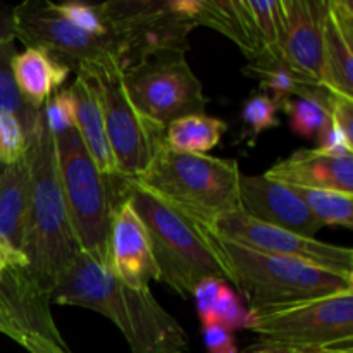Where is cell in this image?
Here are the masks:
<instances>
[{
	"label": "cell",
	"mask_w": 353,
	"mask_h": 353,
	"mask_svg": "<svg viewBox=\"0 0 353 353\" xmlns=\"http://www.w3.org/2000/svg\"><path fill=\"white\" fill-rule=\"evenodd\" d=\"M50 300L102 314L123 333L131 353L190 352L186 331L157 302L150 288H130L109 268L99 265L85 254L76 257L55 285Z\"/></svg>",
	"instance_id": "obj_1"
},
{
	"label": "cell",
	"mask_w": 353,
	"mask_h": 353,
	"mask_svg": "<svg viewBox=\"0 0 353 353\" xmlns=\"http://www.w3.org/2000/svg\"><path fill=\"white\" fill-rule=\"evenodd\" d=\"M30 164V207L24 226V269L33 285L50 296L55 285L81 254L71 228L57 168L54 133L40 110L28 148Z\"/></svg>",
	"instance_id": "obj_2"
},
{
	"label": "cell",
	"mask_w": 353,
	"mask_h": 353,
	"mask_svg": "<svg viewBox=\"0 0 353 353\" xmlns=\"http://www.w3.org/2000/svg\"><path fill=\"white\" fill-rule=\"evenodd\" d=\"M240 165L234 159L179 154L162 145L133 181L200 230L240 210Z\"/></svg>",
	"instance_id": "obj_3"
},
{
	"label": "cell",
	"mask_w": 353,
	"mask_h": 353,
	"mask_svg": "<svg viewBox=\"0 0 353 353\" xmlns=\"http://www.w3.org/2000/svg\"><path fill=\"white\" fill-rule=\"evenodd\" d=\"M121 200H126L147 230L159 281L183 299H192L196 286L214 278L230 281L223 262L210 245L209 234L174 209L138 186L133 179H119Z\"/></svg>",
	"instance_id": "obj_4"
},
{
	"label": "cell",
	"mask_w": 353,
	"mask_h": 353,
	"mask_svg": "<svg viewBox=\"0 0 353 353\" xmlns=\"http://www.w3.org/2000/svg\"><path fill=\"white\" fill-rule=\"evenodd\" d=\"M207 234L230 283L247 300L248 310L278 309L353 288V279L326 269L250 250L210 231Z\"/></svg>",
	"instance_id": "obj_5"
},
{
	"label": "cell",
	"mask_w": 353,
	"mask_h": 353,
	"mask_svg": "<svg viewBox=\"0 0 353 353\" xmlns=\"http://www.w3.org/2000/svg\"><path fill=\"white\" fill-rule=\"evenodd\" d=\"M54 138L65 209L79 250L99 265L109 268L110 226L123 202L121 176L109 178L99 171L76 128Z\"/></svg>",
	"instance_id": "obj_6"
},
{
	"label": "cell",
	"mask_w": 353,
	"mask_h": 353,
	"mask_svg": "<svg viewBox=\"0 0 353 353\" xmlns=\"http://www.w3.org/2000/svg\"><path fill=\"white\" fill-rule=\"evenodd\" d=\"M245 330L262 345H279L295 350L353 345V288L269 310H248Z\"/></svg>",
	"instance_id": "obj_7"
},
{
	"label": "cell",
	"mask_w": 353,
	"mask_h": 353,
	"mask_svg": "<svg viewBox=\"0 0 353 353\" xmlns=\"http://www.w3.org/2000/svg\"><path fill=\"white\" fill-rule=\"evenodd\" d=\"M103 17L119 45V65L128 69L165 52H186L193 26L176 0L102 2Z\"/></svg>",
	"instance_id": "obj_8"
},
{
	"label": "cell",
	"mask_w": 353,
	"mask_h": 353,
	"mask_svg": "<svg viewBox=\"0 0 353 353\" xmlns=\"http://www.w3.org/2000/svg\"><path fill=\"white\" fill-rule=\"evenodd\" d=\"M123 83L133 105L154 123L168 128L190 114H203V85L185 52H165L123 71Z\"/></svg>",
	"instance_id": "obj_9"
},
{
	"label": "cell",
	"mask_w": 353,
	"mask_h": 353,
	"mask_svg": "<svg viewBox=\"0 0 353 353\" xmlns=\"http://www.w3.org/2000/svg\"><path fill=\"white\" fill-rule=\"evenodd\" d=\"M83 68L90 69L97 79L117 172L123 178H137L164 145L165 128L148 119L133 105L124 88L123 69L117 62Z\"/></svg>",
	"instance_id": "obj_10"
},
{
	"label": "cell",
	"mask_w": 353,
	"mask_h": 353,
	"mask_svg": "<svg viewBox=\"0 0 353 353\" xmlns=\"http://www.w3.org/2000/svg\"><path fill=\"white\" fill-rule=\"evenodd\" d=\"M16 38L26 48H38L69 69L83 65L119 64V45L114 37H95L79 30L57 12L50 2H24L14 7Z\"/></svg>",
	"instance_id": "obj_11"
},
{
	"label": "cell",
	"mask_w": 353,
	"mask_h": 353,
	"mask_svg": "<svg viewBox=\"0 0 353 353\" xmlns=\"http://www.w3.org/2000/svg\"><path fill=\"white\" fill-rule=\"evenodd\" d=\"M210 233L250 250L305 262L353 279L352 248L324 243L317 238L302 236L271 224H264L245 214L241 209L221 217Z\"/></svg>",
	"instance_id": "obj_12"
},
{
	"label": "cell",
	"mask_w": 353,
	"mask_h": 353,
	"mask_svg": "<svg viewBox=\"0 0 353 353\" xmlns=\"http://www.w3.org/2000/svg\"><path fill=\"white\" fill-rule=\"evenodd\" d=\"M279 2H281V38H279L281 57L293 69L321 85L327 0H279Z\"/></svg>",
	"instance_id": "obj_13"
},
{
	"label": "cell",
	"mask_w": 353,
	"mask_h": 353,
	"mask_svg": "<svg viewBox=\"0 0 353 353\" xmlns=\"http://www.w3.org/2000/svg\"><path fill=\"white\" fill-rule=\"evenodd\" d=\"M240 205L254 219L302 236L316 238L323 230L292 186L265 174L240 176Z\"/></svg>",
	"instance_id": "obj_14"
},
{
	"label": "cell",
	"mask_w": 353,
	"mask_h": 353,
	"mask_svg": "<svg viewBox=\"0 0 353 353\" xmlns=\"http://www.w3.org/2000/svg\"><path fill=\"white\" fill-rule=\"evenodd\" d=\"M109 269L121 283L133 290H147L150 288V281H159L150 238L126 200L114 212L109 238Z\"/></svg>",
	"instance_id": "obj_15"
},
{
	"label": "cell",
	"mask_w": 353,
	"mask_h": 353,
	"mask_svg": "<svg viewBox=\"0 0 353 353\" xmlns=\"http://www.w3.org/2000/svg\"><path fill=\"white\" fill-rule=\"evenodd\" d=\"M276 179L299 188L338 190L353 193V157H331L317 148H302L293 152L264 172Z\"/></svg>",
	"instance_id": "obj_16"
},
{
	"label": "cell",
	"mask_w": 353,
	"mask_h": 353,
	"mask_svg": "<svg viewBox=\"0 0 353 353\" xmlns=\"http://www.w3.org/2000/svg\"><path fill=\"white\" fill-rule=\"evenodd\" d=\"M76 72L78 76L69 86L76 105V130L99 171L109 178H117L119 172L107 138L105 117H103L97 79L86 68L78 69Z\"/></svg>",
	"instance_id": "obj_17"
},
{
	"label": "cell",
	"mask_w": 353,
	"mask_h": 353,
	"mask_svg": "<svg viewBox=\"0 0 353 353\" xmlns=\"http://www.w3.org/2000/svg\"><path fill=\"white\" fill-rule=\"evenodd\" d=\"M30 186L28 157L0 169V241L16 254H23Z\"/></svg>",
	"instance_id": "obj_18"
},
{
	"label": "cell",
	"mask_w": 353,
	"mask_h": 353,
	"mask_svg": "<svg viewBox=\"0 0 353 353\" xmlns=\"http://www.w3.org/2000/svg\"><path fill=\"white\" fill-rule=\"evenodd\" d=\"M69 69L38 48H26L12 57V74L17 90L28 105L41 109L43 103L61 88Z\"/></svg>",
	"instance_id": "obj_19"
},
{
	"label": "cell",
	"mask_w": 353,
	"mask_h": 353,
	"mask_svg": "<svg viewBox=\"0 0 353 353\" xmlns=\"http://www.w3.org/2000/svg\"><path fill=\"white\" fill-rule=\"evenodd\" d=\"M193 23L219 31L240 47L248 62L264 52L245 0H199Z\"/></svg>",
	"instance_id": "obj_20"
},
{
	"label": "cell",
	"mask_w": 353,
	"mask_h": 353,
	"mask_svg": "<svg viewBox=\"0 0 353 353\" xmlns=\"http://www.w3.org/2000/svg\"><path fill=\"white\" fill-rule=\"evenodd\" d=\"M245 74L259 79L268 95L279 105V110L288 100L303 95L319 83L312 81L302 72L293 69L279 54L262 52L245 65Z\"/></svg>",
	"instance_id": "obj_21"
},
{
	"label": "cell",
	"mask_w": 353,
	"mask_h": 353,
	"mask_svg": "<svg viewBox=\"0 0 353 353\" xmlns=\"http://www.w3.org/2000/svg\"><path fill=\"white\" fill-rule=\"evenodd\" d=\"M226 121L207 114H190L172 121L164 133V143L179 154L205 155L221 143Z\"/></svg>",
	"instance_id": "obj_22"
},
{
	"label": "cell",
	"mask_w": 353,
	"mask_h": 353,
	"mask_svg": "<svg viewBox=\"0 0 353 353\" xmlns=\"http://www.w3.org/2000/svg\"><path fill=\"white\" fill-rule=\"evenodd\" d=\"M327 92L353 99V38H348L327 14L324 26L323 81Z\"/></svg>",
	"instance_id": "obj_23"
},
{
	"label": "cell",
	"mask_w": 353,
	"mask_h": 353,
	"mask_svg": "<svg viewBox=\"0 0 353 353\" xmlns=\"http://www.w3.org/2000/svg\"><path fill=\"white\" fill-rule=\"evenodd\" d=\"M330 100L331 92L317 85L303 95L288 100L281 110L288 114L290 126L299 137L317 141L331 123Z\"/></svg>",
	"instance_id": "obj_24"
},
{
	"label": "cell",
	"mask_w": 353,
	"mask_h": 353,
	"mask_svg": "<svg viewBox=\"0 0 353 353\" xmlns=\"http://www.w3.org/2000/svg\"><path fill=\"white\" fill-rule=\"evenodd\" d=\"M290 186V185H288ZM321 226L353 228V193L292 186Z\"/></svg>",
	"instance_id": "obj_25"
},
{
	"label": "cell",
	"mask_w": 353,
	"mask_h": 353,
	"mask_svg": "<svg viewBox=\"0 0 353 353\" xmlns=\"http://www.w3.org/2000/svg\"><path fill=\"white\" fill-rule=\"evenodd\" d=\"M14 55H16L14 41L0 43V112L14 114L21 121L28 138L31 140L34 133V126H37V117L41 109H33L21 97L12 74Z\"/></svg>",
	"instance_id": "obj_26"
},
{
	"label": "cell",
	"mask_w": 353,
	"mask_h": 353,
	"mask_svg": "<svg viewBox=\"0 0 353 353\" xmlns=\"http://www.w3.org/2000/svg\"><path fill=\"white\" fill-rule=\"evenodd\" d=\"M248 14L254 23L255 33L261 41L264 52L279 54V38H281V2L279 0H269V2H259V0H245Z\"/></svg>",
	"instance_id": "obj_27"
},
{
	"label": "cell",
	"mask_w": 353,
	"mask_h": 353,
	"mask_svg": "<svg viewBox=\"0 0 353 353\" xmlns=\"http://www.w3.org/2000/svg\"><path fill=\"white\" fill-rule=\"evenodd\" d=\"M30 138L14 114L0 112V165H10L26 157Z\"/></svg>",
	"instance_id": "obj_28"
},
{
	"label": "cell",
	"mask_w": 353,
	"mask_h": 353,
	"mask_svg": "<svg viewBox=\"0 0 353 353\" xmlns=\"http://www.w3.org/2000/svg\"><path fill=\"white\" fill-rule=\"evenodd\" d=\"M50 6L79 30L95 34V37H112L100 3L92 6V3L81 2H50Z\"/></svg>",
	"instance_id": "obj_29"
},
{
	"label": "cell",
	"mask_w": 353,
	"mask_h": 353,
	"mask_svg": "<svg viewBox=\"0 0 353 353\" xmlns=\"http://www.w3.org/2000/svg\"><path fill=\"white\" fill-rule=\"evenodd\" d=\"M278 112V103L268 93H259L245 102L243 109H241V121L247 128V133L255 140L264 131L279 126Z\"/></svg>",
	"instance_id": "obj_30"
},
{
	"label": "cell",
	"mask_w": 353,
	"mask_h": 353,
	"mask_svg": "<svg viewBox=\"0 0 353 353\" xmlns=\"http://www.w3.org/2000/svg\"><path fill=\"white\" fill-rule=\"evenodd\" d=\"M43 117L54 134L76 128V105L72 93L69 88L57 90L41 107Z\"/></svg>",
	"instance_id": "obj_31"
},
{
	"label": "cell",
	"mask_w": 353,
	"mask_h": 353,
	"mask_svg": "<svg viewBox=\"0 0 353 353\" xmlns=\"http://www.w3.org/2000/svg\"><path fill=\"white\" fill-rule=\"evenodd\" d=\"M247 317L248 309L243 305L238 293L224 283L219 290V295H217L216 305H214L212 323L221 324L233 333V331L245 327Z\"/></svg>",
	"instance_id": "obj_32"
},
{
	"label": "cell",
	"mask_w": 353,
	"mask_h": 353,
	"mask_svg": "<svg viewBox=\"0 0 353 353\" xmlns=\"http://www.w3.org/2000/svg\"><path fill=\"white\" fill-rule=\"evenodd\" d=\"M224 285V281H219V279L209 278L205 281L200 283L199 286L193 292L192 299L195 300L196 312H199L200 323L209 324L212 323V310L214 305H216L217 295H219L221 286Z\"/></svg>",
	"instance_id": "obj_33"
},
{
	"label": "cell",
	"mask_w": 353,
	"mask_h": 353,
	"mask_svg": "<svg viewBox=\"0 0 353 353\" xmlns=\"http://www.w3.org/2000/svg\"><path fill=\"white\" fill-rule=\"evenodd\" d=\"M203 341L209 353H238L233 333L217 323L202 324Z\"/></svg>",
	"instance_id": "obj_34"
},
{
	"label": "cell",
	"mask_w": 353,
	"mask_h": 353,
	"mask_svg": "<svg viewBox=\"0 0 353 353\" xmlns=\"http://www.w3.org/2000/svg\"><path fill=\"white\" fill-rule=\"evenodd\" d=\"M331 123L347 138L353 140V99L331 93Z\"/></svg>",
	"instance_id": "obj_35"
},
{
	"label": "cell",
	"mask_w": 353,
	"mask_h": 353,
	"mask_svg": "<svg viewBox=\"0 0 353 353\" xmlns=\"http://www.w3.org/2000/svg\"><path fill=\"white\" fill-rule=\"evenodd\" d=\"M16 40V23H14V7L0 3V43Z\"/></svg>",
	"instance_id": "obj_36"
},
{
	"label": "cell",
	"mask_w": 353,
	"mask_h": 353,
	"mask_svg": "<svg viewBox=\"0 0 353 353\" xmlns=\"http://www.w3.org/2000/svg\"><path fill=\"white\" fill-rule=\"evenodd\" d=\"M7 268H28V261L23 254H16L10 252L6 245L0 241V279L2 274L6 272Z\"/></svg>",
	"instance_id": "obj_37"
},
{
	"label": "cell",
	"mask_w": 353,
	"mask_h": 353,
	"mask_svg": "<svg viewBox=\"0 0 353 353\" xmlns=\"http://www.w3.org/2000/svg\"><path fill=\"white\" fill-rule=\"evenodd\" d=\"M245 353H309V350H295V348L279 347V345H262Z\"/></svg>",
	"instance_id": "obj_38"
},
{
	"label": "cell",
	"mask_w": 353,
	"mask_h": 353,
	"mask_svg": "<svg viewBox=\"0 0 353 353\" xmlns=\"http://www.w3.org/2000/svg\"><path fill=\"white\" fill-rule=\"evenodd\" d=\"M314 353H353L352 345H345V347H334V348H324V350H314Z\"/></svg>",
	"instance_id": "obj_39"
},
{
	"label": "cell",
	"mask_w": 353,
	"mask_h": 353,
	"mask_svg": "<svg viewBox=\"0 0 353 353\" xmlns=\"http://www.w3.org/2000/svg\"><path fill=\"white\" fill-rule=\"evenodd\" d=\"M309 353H314V350H309Z\"/></svg>",
	"instance_id": "obj_40"
},
{
	"label": "cell",
	"mask_w": 353,
	"mask_h": 353,
	"mask_svg": "<svg viewBox=\"0 0 353 353\" xmlns=\"http://www.w3.org/2000/svg\"><path fill=\"white\" fill-rule=\"evenodd\" d=\"M0 169H2V165H0Z\"/></svg>",
	"instance_id": "obj_41"
}]
</instances>
